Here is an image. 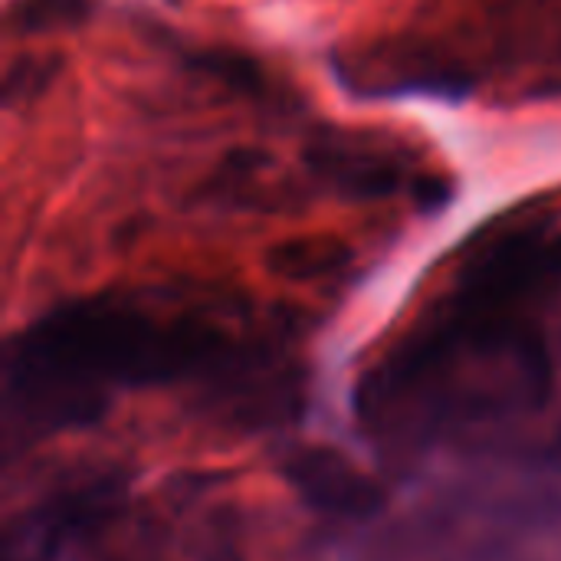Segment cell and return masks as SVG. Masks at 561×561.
<instances>
[{
    "instance_id": "1",
    "label": "cell",
    "mask_w": 561,
    "mask_h": 561,
    "mask_svg": "<svg viewBox=\"0 0 561 561\" xmlns=\"http://www.w3.org/2000/svg\"><path fill=\"white\" fill-rule=\"evenodd\" d=\"M227 358L230 339L204 312L79 299L10 342L7 401L30 427H69L95 421L115 388L210 375Z\"/></svg>"
},
{
    "instance_id": "2",
    "label": "cell",
    "mask_w": 561,
    "mask_h": 561,
    "mask_svg": "<svg viewBox=\"0 0 561 561\" xmlns=\"http://www.w3.org/2000/svg\"><path fill=\"white\" fill-rule=\"evenodd\" d=\"M283 473L296 496L325 516H345V519H368L385 506V490L358 470L345 454L325 444H306L296 447Z\"/></svg>"
},
{
    "instance_id": "3",
    "label": "cell",
    "mask_w": 561,
    "mask_h": 561,
    "mask_svg": "<svg viewBox=\"0 0 561 561\" xmlns=\"http://www.w3.org/2000/svg\"><path fill=\"white\" fill-rule=\"evenodd\" d=\"M273 266L293 279H319V276L345 266V250L329 247V243H296V247H283L273 256Z\"/></svg>"
},
{
    "instance_id": "4",
    "label": "cell",
    "mask_w": 561,
    "mask_h": 561,
    "mask_svg": "<svg viewBox=\"0 0 561 561\" xmlns=\"http://www.w3.org/2000/svg\"><path fill=\"white\" fill-rule=\"evenodd\" d=\"M85 0H16V26L20 30H49L56 23L76 20L82 13Z\"/></svg>"
},
{
    "instance_id": "5",
    "label": "cell",
    "mask_w": 561,
    "mask_h": 561,
    "mask_svg": "<svg viewBox=\"0 0 561 561\" xmlns=\"http://www.w3.org/2000/svg\"><path fill=\"white\" fill-rule=\"evenodd\" d=\"M204 561H243V559H240L237 546H233L230 539H224V542H217V546L207 552V559Z\"/></svg>"
}]
</instances>
